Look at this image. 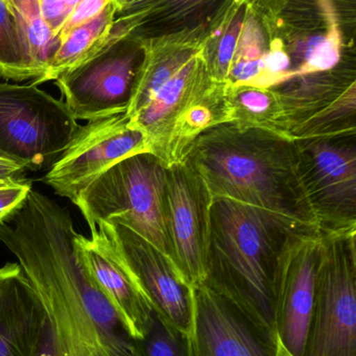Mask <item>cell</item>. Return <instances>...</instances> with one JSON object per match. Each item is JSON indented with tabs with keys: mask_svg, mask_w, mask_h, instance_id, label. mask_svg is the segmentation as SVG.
<instances>
[{
	"mask_svg": "<svg viewBox=\"0 0 356 356\" xmlns=\"http://www.w3.org/2000/svg\"><path fill=\"white\" fill-rule=\"evenodd\" d=\"M118 0H109L103 11L91 22L83 24L61 41L47 72L32 84L57 81L60 76L78 67L101 49L111 30L118 12Z\"/></svg>",
	"mask_w": 356,
	"mask_h": 356,
	"instance_id": "ac0fdd59",
	"label": "cell"
},
{
	"mask_svg": "<svg viewBox=\"0 0 356 356\" xmlns=\"http://www.w3.org/2000/svg\"><path fill=\"white\" fill-rule=\"evenodd\" d=\"M32 181L26 177L0 182V224L9 220L32 191Z\"/></svg>",
	"mask_w": 356,
	"mask_h": 356,
	"instance_id": "cb8c5ba5",
	"label": "cell"
},
{
	"mask_svg": "<svg viewBox=\"0 0 356 356\" xmlns=\"http://www.w3.org/2000/svg\"><path fill=\"white\" fill-rule=\"evenodd\" d=\"M80 128L64 102L36 85L0 84V153L26 170H51Z\"/></svg>",
	"mask_w": 356,
	"mask_h": 356,
	"instance_id": "52a82bcc",
	"label": "cell"
},
{
	"mask_svg": "<svg viewBox=\"0 0 356 356\" xmlns=\"http://www.w3.org/2000/svg\"><path fill=\"white\" fill-rule=\"evenodd\" d=\"M295 143L318 230L356 229V131L296 138Z\"/></svg>",
	"mask_w": 356,
	"mask_h": 356,
	"instance_id": "9c48e42d",
	"label": "cell"
},
{
	"mask_svg": "<svg viewBox=\"0 0 356 356\" xmlns=\"http://www.w3.org/2000/svg\"><path fill=\"white\" fill-rule=\"evenodd\" d=\"M149 151L147 137L131 126L127 113L90 120L45 176L47 185L74 202L106 170L129 156Z\"/></svg>",
	"mask_w": 356,
	"mask_h": 356,
	"instance_id": "8fae6325",
	"label": "cell"
},
{
	"mask_svg": "<svg viewBox=\"0 0 356 356\" xmlns=\"http://www.w3.org/2000/svg\"><path fill=\"white\" fill-rule=\"evenodd\" d=\"M268 49V32L255 3H248L241 36L229 68L227 87L255 85L261 72L262 60Z\"/></svg>",
	"mask_w": 356,
	"mask_h": 356,
	"instance_id": "d6986e66",
	"label": "cell"
},
{
	"mask_svg": "<svg viewBox=\"0 0 356 356\" xmlns=\"http://www.w3.org/2000/svg\"><path fill=\"white\" fill-rule=\"evenodd\" d=\"M26 168L17 160L0 153V182L24 178Z\"/></svg>",
	"mask_w": 356,
	"mask_h": 356,
	"instance_id": "4316f807",
	"label": "cell"
},
{
	"mask_svg": "<svg viewBox=\"0 0 356 356\" xmlns=\"http://www.w3.org/2000/svg\"><path fill=\"white\" fill-rule=\"evenodd\" d=\"M147 56L145 39L116 17L99 51L57 80L76 120L127 113Z\"/></svg>",
	"mask_w": 356,
	"mask_h": 356,
	"instance_id": "8992f818",
	"label": "cell"
},
{
	"mask_svg": "<svg viewBox=\"0 0 356 356\" xmlns=\"http://www.w3.org/2000/svg\"><path fill=\"white\" fill-rule=\"evenodd\" d=\"M212 197H226L318 228L295 139L235 122L216 124L183 152Z\"/></svg>",
	"mask_w": 356,
	"mask_h": 356,
	"instance_id": "7a4b0ae2",
	"label": "cell"
},
{
	"mask_svg": "<svg viewBox=\"0 0 356 356\" xmlns=\"http://www.w3.org/2000/svg\"><path fill=\"white\" fill-rule=\"evenodd\" d=\"M78 235L70 212L33 189L0 224V241L42 306L38 356H137L122 320L81 261Z\"/></svg>",
	"mask_w": 356,
	"mask_h": 356,
	"instance_id": "6da1fadb",
	"label": "cell"
},
{
	"mask_svg": "<svg viewBox=\"0 0 356 356\" xmlns=\"http://www.w3.org/2000/svg\"><path fill=\"white\" fill-rule=\"evenodd\" d=\"M133 343L137 356H189L186 335L168 328L156 316L147 334Z\"/></svg>",
	"mask_w": 356,
	"mask_h": 356,
	"instance_id": "603a6c76",
	"label": "cell"
},
{
	"mask_svg": "<svg viewBox=\"0 0 356 356\" xmlns=\"http://www.w3.org/2000/svg\"><path fill=\"white\" fill-rule=\"evenodd\" d=\"M18 268L17 262H14V264H7L3 268H0V278H3V277L7 276L10 273L15 270L16 268Z\"/></svg>",
	"mask_w": 356,
	"mask_h": 356,
	"instance_id": "83f0119b",
	"label": "cell"
},
{
	"mask_svg": "<svg viewBox=\"0 0 356 356\" xmlns=\"http://www.w3.org/2000/svg\"><path fill=\"white\" fill-rule=\"evenodd\" d=\"M268 47L280 51L291 79L355 67V9L331 1H258ZM289 81V80H287Z\"/></svg>",
	"mask_w": 356,
	"mask_h": 356,
	"instance_id": "5b68a950",
	"label": "cell"
},
{
	"mask_svg": "<svg viewBox=\"0 0 356 356\" xmlns=\"http://www.w3.org/2000/svg\"><path fill=\"white\" fill-rule=\"evenodd\" d=\"M304 227L309 226L262 208L212 197L204 284L277 337L272 310L275 266L287 237Z\"/></svg>",
	"mask_w": 356,
	"mask_h": 356,
	"instance_id": "3957f363",
	"label": "cell"
},
{
	"mask_svg": "<svg viewBox=\"0 0 356 356\" xmlns=\"http://www.w3.org/2000/svg\"><path fill=\"white\" fill-rule=\"evenodd\" d=\"M212 195L186 160L168 165L166 229L170 259L191 287L206 279Z\"/></svg>",
	"mask_w": 356,
	"mask_h": 356,
	"instance_id": "7c38bea8",
	"label": "cell"
},
{
	"mask_svg": "<svg viewBox=\"0 0 356 356\" xmlns=\"http://www.w3.org/2000/svg\"><path fill=\"white\" fill-rule=\"evenodd\" d=\"M324 243L303 356H356V229Z\"/></svg>",
	"mask_w": 356,
	"mask_h": 356,
	"instance_id": "ba28073f",
	"label": "cell"
},
{
	"mask_svg": "<svg viewBox=\"0 0 356 356\" xmlns=\"http://www.w3.org/2000/svg\"><path fill=\"white\" fill-rule=\"evenodd\" d=\"M166 183V162L152 152H141L106 170L72 203L90 230L103 222L122 225L170 258Z\"/></svg>",
	"mask_w": 356,
	"mask_h": 356,
	"instance_id": "277c9868",
	"label": "cell"
},
{
	"mask_svg": "<svg viewBox=\"0 0 356 356\" xmlns=\"http://www.w3.org/2000/svg\"><path fill=\"white\" fill-rule=\"evenodd\" d=\"M324 243L321 231L298 229L287 237L275 266L272 310L275 333L291 356H303Z\"/></svg>",
	"mask_w": 356,
	"mask_h": 356,
	"instance_id": "30bf717a",
	"label": "cell"
},
{
	"mask_svg": "<svg viewBox=\"0 0 356 356\" xmlns=\"http://www.w3.org/2000/svg\"><path fill=\"white\" fill-rule=\"evenodd\" d=\"M42 306L22 266L0 278V356H38Z\"/></svg>",
	"mask_w": 356,
	"mask_h": 356,
	"instance_id": "2e32d148",
	"label": "cell"
},
{
	"mask_svg": "<svg viewBox=\"0 0 356 356\" xmlns=\"http://www.w3.org/2000/svg\"><path fill=\"white\" fill-rule=\"evenodd\" d=\"M227 101L232 122L289 135L278 99L270 89L227 87Z\"/></svg>",
	"mask_w": 356,
	"mask_h": 356,
	"instance_id": "ffe728a7",
	"label": "cell"
},
{
	"mask_svg": "<svg viewBox=\"0 0 356 356\" xmlns=\"http://www.w3.org/2000/svg\"><path fill=\"white\" fill-rule=\"evenodd\" d=\"M79 0H39V10L49 30L59 36Z\"/></svg>",
	"mask_w": 356,
	"mask_h": 356,
	"instance_id": "d4e9b609",
	"label": "cell"
},
{
	"mask_svg": "<svg viewBox=\"0 0 356 356\" xmlns=\"http://www.w3.org/2000/svg\"><path fill=\"white\" fill-rule=\"evenodd\" d=\"M90 233V237H76L81 261L115 309L131 339H143L151 329L155 314L111 237L102 227Z\"/></svg>",
	"mask_w": 356,
	"mask_h": 356,
	"instance_id": "9a60e30c",
	"label": "cell"
},
{
	"mask_svg": "<svg viewBox=\"0 0 356 356\" xmlns=\"http://www.w3.org/2000/svg\"><path fill=\"white\" fill-rule=\"evenodd\" d=\"M355 67L341 68L297 76L270 88L278 99L289 136L355 88Z\"/></svg>",
	"mask_w": 356,
	"mask_h": 356,
	"instance_id": "e0dca14e",
	"label": "cell"
},
{
	"mask_svg": "<svg viewBox=\"0 0 356 356\" xmlns=\"http://www.w3.org/2000/svg\"><path fill=\"white\" fill-rule=\"evenodd\" d=\"M189 356H276L277 337L205 284L191 287Z\"/></svg>",
	"mask_w": 356,
	"mask_h": 356,
	"instance_id": "4fadbf2b",
	"label": "cell"
},
{
	"mask_svg": "<svg viewBox=\"0 0 356 356\" xmlns=\"http://www.w3.org/2000/svg\"><path fill=\"white\" fill-rule=\"evenodd\" d=\"M276 356H291L286 350L284 349L280 341L277 339V354Z\"/></svg>",
	"mask_w": 356,
	"mask_h": 356,
	"instance_id": "f1b7e54d",
	"label": "cell"
},
{
	"mask_svg": "<svg viewBox=\"0 0 356 356\" xmlns=\"http://www.w3.org/2000/svg\"><path fill=\"white\" fill-rule=\"evenodd\" d=\"M24 44L36 70L37 79L49 70L61 41L43 22L39 0H9Z\"/></svg>",
	"mask_w": 356,
	"mask_h": 356,
	"instance_id": "44dd1931",
	"label": "cell"
},
{
	"mask_svg": "<svg viewBox=\"0 0 356 356\" xmlns=\"http://www.w3.org/2000/svg\"><path fill=\"white\" fill-rule=\"evenodd\" d=\"M108 3L109 0H79L67 22L58 36L60 41L63 40L72 31L95 19Z\"/></svg>",
	"mask_w": 356,
	"mask_h": 356,
	"instance_id": "484cf974",
	"label": "cell"
},
{
	"mask_svg": "<svg viewBox=\"0 0 356 356\" xmlns=\"http://www.w3.org/2000/svg\"><path fill=\"white\" fill-rule=\"evenodd\" d=\"M97 227H102L118 245L155 316L168 328L187 335L191 321V287L184 282L172 259L122 225L103 222Z\"/></svg>",
	"mask_w": 356,
	"mask_h": 356,
	"instance_id": "5bb4252c",
	"label": "cell"
},
{
	"mask_svg": "<svg viewBox=\"0 0 356 356\" xmlns=\"http://www.w3.org/2000/svg\"><path fill=\"white\" fill-rule=\"evenodd\" d=\"M0 76L16 82L37 78L9 0H0Z\"/></svg>",
	"mask_w": 356,
	"mask_h": 356,
	"instance_id": "7402d4cb",
	"label": "cell"
}]
</instances>
